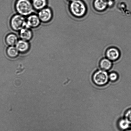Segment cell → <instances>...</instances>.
Listing matches in <instances>:
<instances>
[{"instance_id": "obj_17", "label": "cell", "mask_w": 131, "mask_h": 131, "mask_svg": "<svg viewBox=\"0 0 131 131\" xmlns=\"http://www.w3.org/2000/svg\"><path fill=\"white\" fill-rule=\"evenodd\" d=\"M124 118H125L131 125V108L129 109L126 112L124 115Z\"/></svg>"}, {"instance_id": "obj_12", "label": "cell", "mask_w": 131, "mask_h": 131, "mask_svg": "<svg viewBox=\"0 0 131 131\" xmlns=\"http://www.w3.org/2000/svg\"><path fill=\"white\" fill-rule=\"evenodd\" d=\"M34 10L39 11L47 7V0H33L32 2Z\"/></svg>"}, {"instance_id": "obj_13", "label": "cell", "mask_w": 131, "mask_h": 131, "mask_svg": "<svg viewBox=\"0 0 131 131\" xmlns=\"http://www.w3.org/2000/svg\"><path fill=\"white\" fill-rule=\"evenodd\" d=\"M7 56L11 59H15L18 57L20 54L15 46H8L6 50Z\"/></svg>"}, {"instance_id": "obj_7", "label": "cell", "mask_w": 131, "mask_h": 131, "mask_svg": "<svg viewBox=\"0 0 131 131\" xmlns=\"http://www.w3.org/2000/svg\"><path fill=\"white\" fill-rule=\"evenodd\" d=\"M106 58L112 61L118 60L120 58V51L117 48L115 47H111L108 48L105 52Z\"/></svg>"}, {"instance_id": "obj_6", "label": "cell", "mask_w": 131, "mask_h": 131, "mask_svg": "<svg viewBox=\"0 0 131 131\" xmlns=\"http://www.w3.org/2000/svg\"><path fill=\"white\" fill-rule=\"evenodd\" d=\"M41 23L38 15L33 13L27 17L26 27L31 29H36L40 26Z\"/></svg>"}, {"instance_id": "obj_5", "label": "cell", "mask_w": 131, "mask_h": 131, "mask_svg": "<svg viewBox=\"0 0 131 131\" xmlns=\"http://www.w3.org/2000/svg\"><path fill=\"white\" fill-rule=\"evenodd\" d=\"M38 15L41 23L47 24L52 20L54 14L51 9L47 7L38 11Z\"/></svg>"}, {"instance_id": "obj_20", "label": "cell", "mask_w": 131, "mask_h": 131, "mask_svg": "<svg viewBox=\"0 0 131 131\" xmlns=\"http://www.w3.org/2000/svg\"><path fill=\"white\" fill-rule=\"evenodd\" d=\"M68 1H70V2H73V1H75V0H68Z\"/></svg>"}, {"instance_id": "obj_21", "label": "cell", "mask_w": 131, "mask_h": 131, "mask_svg": "<svg viewBox=\"0 0 131 131\" xmlns=\"http://www.w3.org/2000/svg\"><path fill=\"white\" fill-rule=\"evenodd\" d=\"M107 1H109V0H107Z\"/></svg>"}, {"instance_id": "obj_15", "label": "cell", "mask_w": 131, "mask_h": 131, "mask_svg": "<svg viewBox=\"0 0 131 131\" xmlns=\"http://www.w3.org/2000/svg\"><path fill=\"white\" fill-rule=\"evenodd\" d=\"M118 125L121 129L125 130L129 128L130 124L128 121L124 118L119 119L118 122Z\"/></svg>"}, {"instance_id": "obj_2", "label": "cell", "mask_w": 131, "mask_h": 131, "mask_svg": "<svg viewBox=\"0 0 131 131\" xmlns=\"http://www.w3.org/2000/svg\"><path fill=\"white\" fill-rule=\"evenodd\" d=\"M69 9L72 16L77 18L83 17L87 11L86 5L81 0H75L71 2Z\"/></svg>"}, {"instance_id": "obj_16", "label": "cell", "mask_w": 131, "mask_h": 131, "mask_svg": "<svg viewBox=\"0 0 131 131\" xmlns=\"http://www.w3.org/2000/svg\"><path fill=\"white\" fill-rule=\"evenodd\" d=\"M118 75L116 72H111L109 74V79L112 82H115L118 80Z\"/></svg>"}, {"instance_id": "obj_18", "label": "cell", "mask_w": 131, "mask_h": 131, "mask_svg": "<svg viewBox=\"0 0 131 131\" xmlns=\"http://www.w3.org/2000/svg\"><path fill=\"white\" fill-rule=\"evenodd\" d=\"M107 3L108 7H110L113 5L114 2H113V0H109L107 1Z\"/></svg>"}, {"instance_id": "obj_3", "label": "cell", "mask_w": 131, "mask_h": 131, "mask_svg": "<svg viewBox=\"0 0 131 131\" xmlns=\"http://www.w3.org/2000/svg\"><path fill=\"white\" fill-rule=\"evenodd\" d=\"M10 26L14 31L18 32L21 29L26 27V18L17 13L14 15L10 19Z\"/></svg>"}, {"instance_id": "obj_11", "label": "cell", "mask_w": 131, "mask_h": 131, "mask_svg": "<svg viewBox=\"0 0 131 131\" xmlns=\"http://www.w3.org/2000/svg\"><path fill=\"white\" fill-rule=\"evenodd\" d=\"M16 34L13 33L7 34L5 38V41L8 46H15L19 40Z\"/></svg>"}, {"instance_id": "obj_10", "label": "cell", "mask_w": 131, "mask_h": 131, "mask_svg": "<svg viewBox=\"0 0 131 131\" xmlns=\"http://www.w3.org/2000/svg\"><path fill=\"white\" fill-rule=\"evenodd\" d=\"M95 9L98 12H103L108 7L107 0H95L93 3Z\"/></svg>"}, {"instance_id": "obj_4", "label": "cell", "mask_w": 131, "mask_h": 131, "mask_svg": "<svg viewBox=\"0 0 131 131\" xmlns=\"http://www.w3.org/2000/svg\"><path fill=\"white\" fill-rule=\"evenodd\" d=\"M109 80V74L107 71L102 69L96 71L92 76L93 82L95 84L98 86H101L106 85Z\"/></svg>"}, {"instance_id": "obj_19", "label": "cell", "mask_w": 131, "mask_h": 131, "mask_svg": "<svg viewBox=\"0 0 131 131\" xmlns=\"http://www.w3.org/2000/svg\"><path fill=\"white\" fill-rule=\"evenodd\" d=\"M125 131H131V129H129V128H128L127 129L125 130Z\"/></svg>"}, {"instance_id": "obj_8", "label": "cell", "mask_w": 131, "mask_h": 131, "mask_svg": "<svg viewBox=\"0 0 131 131\" xmlns=\"http://www.w3.org/2000/svg\"><path fill=\"white\" fill-rule=\"evenodd\" d=\"M15 46L20 54H26L30 49V45L29 42L22 39H19Z\"/></svg>"}, {"instance_id": "obj_14", "label": "cell", "mask_w": 131, "mask_h": 131, "mask_svg": "<svg viewBox=\"0 0 131 131\" xmlns=\"http://www.w3.org/2000/svg\"><path fill=\"white\" fill-rule=\"evenodd\" d=\"M112 61L106 58H102L100 62V68L105 71L110 69L112 67Z\"/></svg>"}, {"instance_id": "obj_1", "label": "cell", "mask_w": 131, "mask_h": 131, "mask_svg": "<svg viewBox=\"0 0 131 131\" xmlns=\"http://www.w3.org/2000/svg\"><path fill=\"white\" fill-rule=\"evenodd\" d=\"M15 8L17 14L24 17L34 13L35 11L30 0H17L15 4Z\"/></svg>"}, {"instance_id": "obj_9", "label": "cell", "mask_w": 131, "mask_h": 131, "mask_svg": "<svg viewBox=\"0 0 131 131\" xmlns=\"http://www.w3.org/2000/svg\"><path fill=\"white\" fill-rule=\"evenodd\" d=\"M20 39L30 42L32 39L34 34L31 29L26 27L21 29L18 32Z\"/></svg>"}]
</instances>
